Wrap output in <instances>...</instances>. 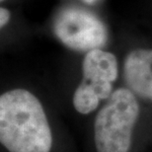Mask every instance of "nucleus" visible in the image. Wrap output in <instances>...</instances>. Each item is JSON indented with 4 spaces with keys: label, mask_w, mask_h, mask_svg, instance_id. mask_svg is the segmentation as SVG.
Wrapping results in <instances>:
<instances>
[{
    "label": "nucleus",
    "mask_w": 152,
    "mask_h": 152,
    "mask_svg": "<svg viewBox=\"0 0 152 152\" xmlns=\"http://www.w3.org/2000/svg\"><path fill=\"white\" fill-rule=\"evenodd\" d=\"M139 115L136 96L129 88L114 90L96 115L95 145L98 152H129Z\"/></svg>",
    "instance_id": "nucleus-3"
},
{
    "label": "nucleus",
    "mask_w": 152,
    "mask_h": 152,
    "mask_svg": "<svg viewBox=\"0 0 152 152\" xmlns=\"http://www.w3.org/2000/svg\"><path fill=\"white\" fill-rule=\"evenodd\" d=\"M104 0H76V2L80 3L82 5L88 6L91 8H95L98 5H100Z\"/></svg>",
    "instance_id": "nucleus-8"
},
{
    "label": "nucleus",
    "mask_w": 152,
    "mask_h": 152,
    "mask_svg": "<svg viewBox=\"0 0 152 152\" xmlns=\"http://www.w3.org/2000/svg\"><path fill=\"white\" fill-rule=\"evenodd\" d=\"M0 141L9 152H50V127L42 103L23 88L0 96Z\"/></svg>",
    "instance_id": "nucleus-1"
},
{
    "label": "nucleus",
    "mask_w": 152,
    "mask_h": 152,
    "mask_svg": "<svg viewBox=\"0 0 152 152\" xmlns=\"http://www.w3.org/2000/svg\"><path fill=\"white\" fill-rule=\"evenodd\" d=\"M12 19H13V13L11 9H9L5 5H1L0 7V30L1 32L5 31L11 25Z\"/></svg>",
    "instance_id": "nucleus-7"
},
{
    "label": "nucleus",
    "mask_w": 152,
    "mask_h": 152,
    "mask_svg": "<svg viewBox=\"0 0 152 152\" xmlns=\"http://www.w3.org/2000/svg\"><path fill=\"white\" fill-rule=\"evenodd\" d=\"M7 1H8V0H0V2H1V3H6Z\"/></svg>",
    "instance_id": "nucleus-9"
},
{
    "label": "nucleus",
    "mask_w": 152,
    "mask_h": 152,
    "mask_svg": "<svg viewBox=\"0 0 152 152\" xmlns=\"http://www.w3.org/2000/svg\"><path fill=\"white\" fill-rule=\"evenodd\" d=\"M118 76L117 56L106 48H97L84 53L82 80L101 100H108L114 92L113 84Z\"/></svg>",
    "instance_id": "nucleus-4"
},
{
    "label": "nucleus",
    "mask_w": 152,
    "mask_h": 152,
    "mask_svg": "<svg viewBox=\"0 0 152 152\" xmlns=\"http://www.w3.org/2000/svg\"><path fill=\"white\" fill-rule=\"evenodd\" d=\"M102 100L86 85L80 83L74 91L73 106L75 110L82 115H87L95 111Z\"/></svg>",
    "instance_id": "nucleus-6"
},
{
    "label": "nucleus",
    "mask_w": 152,
    "mask_h": 152,
    "mask_svg": "<svg viewBox=\"0 0 152 152\" xmlns=\"http://www.w3.org/2000/svg\"><path fill=\"white\" fill-rule=\"evenodd\" d=\"M51 33L60 44L76 53L106 48L110 30L94 8L78 2L60 6L51 20Z\"/></svg>",
    "instance_id": "nucleus-2"
},
{
    "label": "nucleus",
    "mask_w": 152,
    "mask_h": 152,
    "mask_svg": "<svg viewBox=\"0 0 152 152\" xmlns=\"http://www.w3.org/2000/svg\"><path fill=\"white\" fill-rule=\"evenodd\" d=\"M126 88L136 97L152 102V48H136L127 53L123 64Z\"/></svg>",
    "instance_id": "nucleus-5"
}]
</instances>
